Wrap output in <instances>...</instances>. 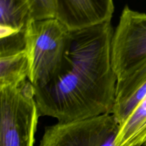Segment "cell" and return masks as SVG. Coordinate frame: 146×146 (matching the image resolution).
Segmentation results:
<instances>
[{
    "label": "cell",
    "mask_w": 146,
    "mask_h": 146,
    "mask_svg": "<svg viewBox=\"0 0 146 146\" xmlns=\"http://www.w3.org/2000/svg\"><path fill=\"white\" fill-rule=\"evenodd\" d=\"M111 58L118 79L146 61V13L125 6L111 40Z\"/></svg>",
    "instance_id": "cell-5"
},
{
    "label": "cell",
    "mask_w": 146,
    "mask_h": 146,
    "mask_svg": "<svg viewBox=\"0 0 146 146\" xmlns=\"http://www.w3.org/2000/svg\"><path fill=\"white\" fill-rule=\"evenodd\" d=\"M143 146H146V141H145V143L143 144Z\"/></svg>",
    "instance_id": "cell-12"
},
{
    "label": "cell",
    "mask_w": 146,
    "mask_h": 146,
    "mask_svg": "<svg viewBox=\"0 0 146 146\" xmlns=\"http://www.w3.org/2000/svg\"><path fill=\"white\" fill-rule=\"evenodd\" d=\"M72 36L56 18L29 21L25 31V50L29 76L34 89L49 84L59 72Z\"/></svg>",
    "instance_id": "cell-2"
},
{
    "label": "cell",
    "mask_w": 146,
    "mask_h": 146,
    "mask_svg": "<svg viewBox=\"0 0 146 146\" xmlns=\"http://www.w3.org/2000/svg\"><path fill=\"white\" fill-rule=\"evenodd\" d=\"M31 19L43 20L56 17L58 0H27Z\"/></svg>",
    "instance_id": "cell-11"
},
{
    "label": "cell",
    "mask_w": 146,
    "mask_h": 146,
    "mask_svg": "<svg viewBox=\"0 0 146 146\" xmlns=\"http://www.w3.org/2000/svg\"><path fill=\"white\" fill-rule=\"evenodd\" d=\"M111 22L72 31L59 72L34 89L40 115L58 122L112 113L118 78L111 64Z\"/></svg>",
    "instance_id": "cell-1"
},
{
    "label": "cell",
    "mask_w": 146,
    "mask_h": 146,
    "mask_svg": "<svg viewBox=\"0 0 146 146\" xmlns=\"http://www.w3.org/2000/svg\"><path fill=\"white\" fill-rule=\"evenodd\" d=\"M146 96V61L117 81L112 114L122 125Z\"/></svg>",
    "instance_id": "cell-7"
},
{
    "label": "cell",
    "mask_w": 146,
    "mask_h": 146,
    "mask_svg": "<svg viewBox=\"0 0 146 146\" xmlns=\"http://www.w3.org/2000/svg\"><path fill=\"white\" fill-rule=\"evenodd\" d=\"M119 123L112 113L58 122L45 128L38 146H115Z\"/></svg>",
    "instance_id": "cell-4"
},
{
    "label": "cell",
    "mask_w": 146,
    "mask_h": 146,
    "mask_svg": "<svg viewBox=\"0 0 146 146\" xmlns=\"http://www.w3.org/2000/svg\"><path fill=\"white\" fill-rule=\"evenodd\" d=\"M39 115L29 80L0 88V146H34Z\"/></svg>",
    "instance_id": "cell-3"
},
{
    "label": "cell",
    "mask_w": 146,
    "mask_h": 146,
    "mask_svg": "<svg viewBox=\"0 0 146 146\" xmlns=\"http://www.w3.org/2000/svg\"><path fill=\"white\" fill-rule=\"evenodd\" d=\"M146 141V96L120 127L115 146H143Z\"/></svg>",
    "instance_id": "cell-9"
},
{
    "label": "cell",
    "mask_w": 146,
    "mask_h": 146,
    "mask_svg": "<svg viewBox=\"0 0 146 146\" xmlns=\"http://www.w3.org/2000/svg\"><path fill=\"white\" fill-rule=\"evenodd\" d=\"M30 20L27 0H0V38L24 31Z\"/></svg>",
    "instance_id": "cell-8"
},
{
    "label": "cell",
    "mask_w": 146,
    "mask_h": 146,
    "mask_svg": "<svg viewBox=\"0 0 146 146\" xmlns=\"http://www.w3.org/2000/svg\"><path fill=\"white\" fill-rule=\"evenodd\" d=\"M29 62L26 50L0 57V88L17 86L29 80Z\"/></svg>",
    "instance_id": "cell-10"
},
{
    "label": "cell",
    "mask_w": 146,
    "mask_h": 146,
    "mask_svg": "<svg viewBox=\"0 0 146 146\" xmlns=\"http://www.w3.org/2000/svg\"><path fill=\"white\" fill-rule=\"evenodd\" d=\"M113 0H58L56 18L71 31L111 22Z\"/></svg>",
    "instance_id": "cell-6"
}]
</instances>
